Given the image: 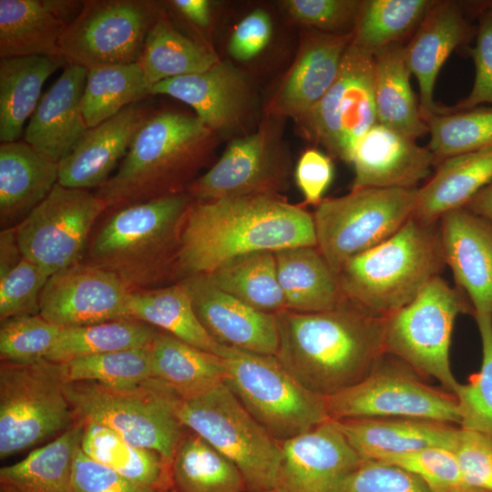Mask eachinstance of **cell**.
<instances>
[{"label":"cell","mask_w":492,"mask_h":492,"mask_svg":"<svg viewBox=\"0 0 492 492\" xmlns=\"http://www.w3.org/2000/svg\"><path fill=\"white\" fill-rule=\"evenodd\" d=\"M316 246L313 217L282 195L192 201L175 268L178 282L207 274L240 255Z\"/></svg>","instance_id":"cell-1"},{"label":"cell","mask_w":492,"mask_h":492,"mask_svg":"<svg viewBox=\"0 0 492 492\" xmlns=\"http://www.w3.org/2000/svg\"><path fill=\"white\" fill-rule=\"evenodd\" d=\"M275 315V356L304 387L324 397L361 382L384 353L385 318L348 300L329 311Z\"/></svg>","instance_id":"cell-2"},{"label":"cell","mask_w":492,"mask_h":492,"mask_svg":"<svg viewBox=\"0 0 492 492\" xmlns=\"http://www.w3.org/2000/svg\"><path fill=\"white\" fill-rule=\"evenodd\" d=\"M219 138L196 116L151 112L115 174L95 193L113 210L186 193L210 161Z\"/></svg>","instance_id":"cell-3"},{"label":"cell","mask_w":492,"mask_h":492,"mask_svg":"<svg viewBox=\"0 0 492 492\" xmlns=\"http://www.w3.org/2000/svg\"><path fill=\"white\" fill-rule=\"evenodd\" d=\"M188 192L115 209L94 236L87 263L117 275L131 291L175 280Z\"/></svg>","instance_id":"cell-4"},{"label":"cell","mask_w":492,"mask_h":492,"mask_svg":"<svg viewBox=\"0 0 492 492\" xmlns=\"http://www.w3.org/2000/svg\"><path fill=\"white\" fill-rule=\"evenodd\" d=\"M445 266L438 222L411 218L390 238L346 261L336 276L346 300L385 318L414 301Z\"/></svg>","instance_id":"cell-5"},{"label":"cell","mask_w":492,"mask_h":492,"mask_svg":"<svg viewBox=\"0 0 492 492\" xmlns=\"http://www.w3.org/2000/svg\"><path fill=\"white\" fill-rule=\"evenodd\" d=\"M64 388L77 421L101 425L135 446L157 451L170 468L185 429L170 389L153 378L130 388L96 382L66 383Z\"/></svg>","instance_id":"cell-6"},{"label":"cell","mask_w":492,"mask_h":492,"mask_svg":"<svg viewBox=\"0 0 492 492\" xmlns=\"http://www.w3.org/2000/svg\"><path fill=\"white\" fill-rule=\"evenodd\" d=\"M225 384L275 439L293 438L330 419L327 397L304 387L274 355L221 345Z\"/></svg>","instance_id":"cell-7"},{"label":"cell","mask_w":492,"mask_h":492,"mask_svg":"<svg viewBox=\"0 0 492 492\" xmlns=\"http://www.w3.org/2000/svg\"><path fill=\"white\" fill-rule=\"evenodd\" d=\"M182 425L205 439L241 471L246 492L275 488L282 442L247 411L231 390L221 384L191 399H174Z\"/></svg>","instance_id":"cell-8"},{"label":"cell","mask_w":492,"mask_h":492,"mask_svg":"<svg viewBox=\"0 0 492 492\" xmlns=\"http://www.w3.org/2000/svg\"><path fill=\"white\" fill-rule=\"evenodd\" d=\"M61 363L0 364V457L56 437L76 422Z\"/></svg>","instance_id":"cell-9"},{"label":"cell","mask_w":492,"mask_h":492,"mask_svg":"<svg viewBox=\"0 0 492 492\" xmlns=\"http://www.w3.org/2000/svg\"><path fill=\"white\" fill-rule=\"evenodd\" d=\"M415 189H352L323 199L313 214L316 247L335 274L353 257L382 243L414 214Z\"/></svg>","instance_id":"cell-10"},{"label":"cell","mask_w":492,"mask_h":492,"mask_svg":"<svg viewBox=\"0 0 492 492\" xmlns=\"http://www.w3.org/2000/svg\"><path fill=\"white\" fill-rule=\"evenodd\" d=\"M462 313L474 315L466 293L440 275L435 277L414 301L385 317L384 353L454 394L458 382L452 373L449 350L455 320Z\"/></svg>","instance_id":"cell-11"},{"label":"cell","mask_w":492,"mask_h":492,"mask_svg":"<svg viewBox=\"0 0 492 492\" xmlns=\"http://www.w3.org/2000/svg\"><path fill=\"white\" fill-rule=\"evenodd\" d=\"M330 419L404 417L459 426L454 394L433 387L409 364L384 353L358 384L327 397Z\"/></svg>","instance_id":"cell-12"},{"label":"cell","mask_w":492,"mask_h":492,"mask_svg":"<svg viewBox=\"0 0 492 492\" xmlns=\"http://www.w3.org/2000/svg\"><path fill=\"white\" fill-rule=\"evenodd\" d=\"M285 118L267 115L251 133L237 137L190 187L194 201L250 195H281L290 186L292 159Z\"/></svg>","instance_id":"cell-13"},{"label":"cell","mask_w":492,"mask_h":492,"mask_svg":"<svg viewBox=\"0 0 492 492\" xmlns=\"http://www.w3.org/2000/svg\"><path fill=\"white\" fill-rule=\"evenodd\" d=\"M161 14L147 0H87L67 25L59 53L67 64L91 69L136 63L146 37Z\"/></svg>","instance_id":"cell-14"},{"label":"cell","mask_w":492,"mask_h":492,"mask_svg":"<svg viewBox=\"0 0 492 492\" xmlns=\"http://www.w3.org/2000/svg\"><path fill=\"white\" fill-rule=\"evenodd\" d=\"M295 121L304 138L348 163L359 139L377 123L374 56L352 39L332 87Z\"/></svg>","instance_id":"cell-15"},{"label":"cell","mask_w":492,"mask_h":492,"mask_svg":"<svg viewBox=\"0 0 492 492\" xmlns=\"http://www.w3.org/2000/svg\"><path fill=\"white\" fill-rule=\"evenodd\" d=\"M107 209L95 192L56 183L15 227L23 256L51 275L79 263L92 227Z\"/></svg>","instance_id":"cell-16"},{"label":"cell","mask_w":492,"mask_h":492,"mask_svg":"<svg viewBox=\"0 0 492 492\" xmlns=\"http://www.w3.org/2000/svg\"><path fill=\"white\" fill-rule=\"evenodd\" d=\"M131 291L114 273L77 263L52 274L39 300V314L60 328L128 318Z\"/></svg>","instance_id":"cell-17"},{"label":"cell","mask_w":492,"mask_h":492,"mask_svg":"<svg viewBox=\"0 0 492 492\" xmlns=\"http://www.w3.org/2000/svg\"><path fill=\"white\" fill-rule=\"evenodd\" d=\"M333 419L282 442L278 492H345L362 462Z\"/></svg>","instance_id":"cell-18"},{"label":"cell","mask_w":492,"mask_h":492,"mask_svg":"<svg viewBox=\"0 0 492 492\" xmlns=\"http://www.w3.org/2000/svg\"><path fill=\"white\" fill-rule=\"evenodd\" d=\"M151 95H166L185 103L220 136L243 129L257 108L250 77L229 61L220 60L202 73L159 82L152 86Z\"/></svg>","instance_id":"cell-19"},{"label":"cell","mask_w":492,"mask_h":492,"mask_svg":"<svg viewBox=\"0 0 492 492\" xmlns=\"http://www.w3.org/2000/svg\"><path fill=\"white\" fill-rule=\"evenodd\" d=\"M194 312L218 343L251 353L276 355L279 331L275 314L258 311L214 285L206 274L179 281Z\"/></svg>","instance_id":"cell-20"},{"label":"cell","mask_w":492,"mask_h":492,"mask_svg":"<svg viewBox=\"0 0 492 492\" xmlns=\"http://www.w3.org/2000/svg\"><path fill=\"white\" fill-rule=\"evenodd\" d=\"M438 230L446 266L474 315L492 314V221L463 207L445 213Z\"/></svg>","instance_id":"cell-21"},{"label":"cell","mask_w":492,"mask_h":492,"mask_svg":"<svg viewBox=\"0 0 492 492\" xmlns=\"http://www.w3.org/2000/svg\"><path fill=\"white\" fill-rule=\"evenodd\" d=\"M353 31L313 29L304 34L297 56L265 108V114L294 120L304 116L335 81Z\"/></svg>","instance_id":"cell-22"},{"label":"cell","mask_w":492,"mask_h":492,"mask_svg":"<svg viewBox=\"0 0 492 492\" xmlns=\"http://www.w3.org/2000/svg\"><path fill=\"white\" fill-rule=\"evenodd\" d=\"M348 163L354 171L352 189H415L436 159L415 139L376 123L359 139Z\"/></svg>","instance_id":"cell-23"},{"label":"cell","mask_w":492,"mask_h":492,"mask_svg":"<svg viewBox=\"0 0 492 492\" xmlns=\"http://www.w3.org/2000/svg\"><path fill=\"white\" fill-rule=\"evenodd\" d=\"M150 114L141 101L88 128L71 153L58 163L57 183L82 190L100 187L126 157Z\"/></svg>","instance_id":"cell-24"},{"label":"cell","mask_w":492,"mask_h":492,"mask_svg":"<svg viewBox=\"0 0 492 492\" xmlns=\"http://www.w3.org/2000/svg\"><path fill=\"white\" fill-rule=\"evenodd\" d=\"M87 69L67 64L42 96L24 131V141L50 160L66 159L88 130L82 112Z\"/></svg>","instance_id":"cell-25"},{"label":"cell","mask_w":492,"mask_h":492,"mask_svg":"<svg viewBox=\"0 0 492 492\" xmlns=\"http://www.w3.org/2000/svg\"><path fill=\"white\" fill-rule=\"evenodd\" d=\"M468 34V26L458 5L436 1L405 46V60L419 87V108L425 121L448 112L434 101V88L442 66Z\"/></svg>","instance_id":"cell-26"},{"label":"cell","mask_w":492,"mask_h":492,"mask_svg":"<svg viewBox=\"0 0 492 492\" xmlns=\"http://www.w3.org/2000/svg\"><path fill=\"white\" fill-rule=\"evenodd\" d=\"M334 421L362 459L378 461L426 447L454 450L459 428L447 423L404 417Z\"/></svg>","instance_id":"cell-27"},{"label":"cell","mask_w":492,"mask_h":492,"mask_svg":"<svg viewBox=\"0 0 492 492\" xmlns=\"http://www.w3.org/2000/svg\"><path fill=\"white\" fill-rule=\"evenodd\" d=\"M58 182V163L26 141L0 145V222L16 227Z\"/></svg>","instance_id":"cell-28"},{"label":"cell","mask_w":492,"mask_h":492,"mask_svg":"<svg viewBox=\"0 0 492 492\" xmlns=\"http://www.w3.org/2000/svg\"><path fill=\"white\" fill-rule=\"evenodd\" d=\"M492 180V147L449 157L437 164L428 181L417 188L414 219L437 223L446 212L465 207Z\"/></svg>","instance_id":"cell-29"},{"label":"cell","mask_w":492,"mask_h":492,"mask_svg":"<svg viewBox=\"0 0 492 492\" xmlns=\"http://www.w3.org/2000/svg\"><path fill=\"white\" fill-rule=\"evenodd\" d=\"M274 256L286 310L319 313L333 310L346 300L336 274L316 246L282 249Z\"/></svg>","instance_id":"cell-30"},{"label":"cell","mask_w":492,"mask_h":492,"mask_svg":"<svg viewBox=\"0 0 492 492\" xmlns=\"http://www.w3.org/2000/svg\"><path fill=\"white\" fill-rule=\"evenodd\" d=\"M152 378L182 399L200 396L225 383L222 358L159 330L149 345Z\"/></svg>","instance_id":"cell-31"},{"label":"cell","mask_w":492,"mask_h":492,"mask_svg":"<svg viewBox=\"0 0 492 492\" xmlns=\"http://www.w3.org/2000/svg\"><path fill=\"white\" fill-rule=\"evenodd\" d=\"M61 56H32L0 60V141L15 142L35 112L46 79L66 67Z\"/></svg>","instance_id":"cell-32"},{"label":"cell","mask_w":492,"mask_h":492,"mask_svg":"<svg viewBox=\"0 0 492 492\" xmlns=\"http://www.w3.org/2000/svg\"><path fill=\"white\" fill-rule=\"evenodd\" d=\"M405 46H390L374 55L377 123L416 139L428 133L410 84Z\"/></svg>","instance_id":"cell-33"},{"label":"cell","mask_w":492,"mask_h":492,"mask_svg":"<svg viewBox=\"0 0 492 492\" xmlns=\"http://www.w3.org/2000/svg\"><path fill=\"white\" fill-rule=\"evenodd\" d=\"M83 423L77 421L25 458L0 469V492H73L72 464Z\"/></svg>","instance_id":"cell-34"},{"label":"cell","mask_w":492,"mask_h":492,"mask_svg":"<svg viewBox=\"0 0 492 492\" xmlns=\"http://www.w3.org/2000/svg\"><path fill=\"white\" fill-rule=\"evenodd\" d=\"M82 423L79 446L92 460L155 491L171 488L170 468L159 453L135 446L101 425Z\"/></svg>","instance_id":"cell-35"},{"label":"cell","mask_w":492,"mask_h":492,"mask_svg":"<svg viewBox=\"0 0 492 492\" xmlns=\"http://www.w3.org/2000/svg\"><path fill=\"white\" fill-rule=\"evenodd\" d=\"M128 318L145 322L206 352L219 354L221 344L214 341L199 321L183 284L131 292Z\"/></svg>","instance_id":"cell-36"},{"label":"cell","mask_w":492,"mask_h":492,"mask_svg":"<svg viewBox=\"0 0 492 492\" xmlns=\"http://www.w3.org/2000/svg\"><path fill=\"white\" fill-rule=\"evenodd\" d=\"M170 480L175 492H246L238 467L186 427L172 458Z\"/></svg>","instance_id":"cell-37"},{"label":"cell","mask_w":492,"mask_h":492,"mask_svg":"<svg viewBox=\"0 0 492 492\" xmlns=\"http://www.w3.org/2000/svg\"><path fill=\"white\" fill-rule=\"evenodd\" d=\"M67 24L39 0H0V57L60 56Z\"/></svg>","instance_id":"cell-38"},{"label":"cell","mask_w":492,"mask_h":492,"mask_svg":"<svg viewBox=\"0 0 492 492\" xmlns=\"http://www.w3.org/2000/svg\"><path fill=\"white\" fill-rule=\"evenodd\" d=\"M219 61L216 54L178 31L161 13L146 37L138 63L153 86L169 78L202 73Z\"/></svg>","instance_id":"cell-39"},{"label":"cell","mask_w":492,"mask_h":492,"mask_svg":"<svg viewBox=\"0 0 492 492\" xmlns=\"http://www.w3.org/2000/svg\"><path fill=\"white\" fill-rule=\"evenodd\" d=\"M206 275L219 289L258 311L276 314L286 310L274 251L240 255Z\"/></svg>","instance_id":"cell-40"},{"label":"cell","mask_w":492,"mask_h":492,"mask_svg":"<svg viewBox=\"0 0 492 492\" xmlns=\"http://www.w3.org/2000/svg\"><path fill=\"white\" fill-rule=\"evenodd\" d=\"M159 330L133 318L62 328L46 360L67 363L89 355L148 347Z\"/></svg>","instance_id":"cell-41"},{"label":"cell","mask_w":492,"mask_h":492,"mask_svg":"<svg viewBox=\"0 0 492 492\" xmlns=\"http://www.w3.org/2000/svg\"><path fill=\"white\" fill-rule=\"evenodd\" d=\"M151 89L138 62L88 69L82 97L87 127L91 128L141 102L151 95Z\"/></svg>","instance_id":"cell-42"},{"label":"cell","mask_w":492,"mask_h":492,"mask_svg":"<svg viewBox=\"0 0 492 492\" xmlns=\"http://www.w3.org/2000/svg\"><path fill=\"white\" fill-rule=\"evenodd\" d=\"M436 1H361L353 29V42L374 55L396 44L418 27Z\"/></svg>","instance_id":"cell-43"},{"label":"cell","mask_w":492,"mask_h":492,"mask_svg":"<svg viewBox=\"0 0 492 492\" xmlns=\"http://www.w3.org/2000/svg\"><path fill=\"white\" fill-rule=\"evenodd\" d=\"M427 149L436 164L466 153L492 147V107L453 110L429 117Z\"/></svg>","instance_id":"cell-44"},{"label":"cell","mask_w":492,"mask_h":492,"mask_svg":"<svg viewBox=\"0 0 492 492\" xmlns=\"http://www.w3.org/2000/svg\"><path fill=\"white\" fill-rule=\"evenodd\" d=\"M61 364L66 383L96 382L130 388L152 378L149 346L89 355Z\"/></svg>","instance_id":"cell-45"},{"label":"cell","mask_w":492,"mask_h":492,"mask_svg":"<svg viewBox=\"0 0 492 492\" xmlns=\"http://www.w3.org/2000/svg\"><path fill=\"white\" fill-rule=\"evenodd\" d=\"M474 318L481 339V367L467 383H458L454 395L458 405L459 427L492 437V314L478 313Z\"/></svg>","instance_id":"cell-46"},{"label":"cell","mask_w":492,"mask_h":492,"mask_svg":"<svg viewBox=\"0 0 492 492\" xmlns=\"http://www.w3.org/2000/svg\"><path fill=\"white\" fill-rule=\"evenodd\" d=\"M61 330L39 313L1 321V362L31 364L45 360L56 343Z\"/></svg>","instance_id":"cell-47"},{"label":"cell","mask_w":492,"mask_h":492,"mask_svg":"<svg viewBox=\"0 0 492 492\" xmlns=\"http://www.w3.org/2000/svg\"><path fill=\"white\" fill-rule=\"evenodd\" d=\"M50 276L43 267L23 257L0 278V320L38 314L40 295Z\"/></svg>","instance_id":"cell-48"},{"label":"cell","mask_w":492,"mask_h":492,"mask_svg":"<svg viewBox=\"0 0 492 492\" xmlns=\"http://www.w3.org/2000/svg\"><path fill=\"white\" fill-rule=\"evenodd\" d=\"M378 461V460H377ZM381 462L399 466L420 478L432 492H450L463 485L454 450L426 447L397 456Z\"/></svg>","instance_id":"cell-49"},{"label":"cell","mask_w":492,"mask_h":492,"mask_svg":"<svg viewBox=\"0 0 492 492\" xmlns=\"http://www.w3.org/2000/svg\"><path fill=\"white\" fill-rule=\"evenodd\" d=\"M288 15L296 22L315 30L344 34L353 31L361 1L287 0L282 2Z\"/></svg>","instance_id":"cell-50"},{"label":"cell","mask_w":492,"mask_h":492,"mask_svg":"<svg viewBox=\"0 0 492 492\" xmlns=\"http://www.w3.org/2000/svg\"><path fill=\"white\" fill-rule=\"evenodd\" d=\"M454 452L463 485L492 492V437L459 427Z\"/></svg>","instance_id":"cell-51"},{"label":"cell","mask_w":492,"mask_h":492,"mask_svg":"<svg viewBox=\"0 0 492 492\" xmlns=\"http://www.w3.org/2000/svg\"><path fill=\"white\" fill-rule=\"evenodd\" d=\"M345 492H432L416 476L392 464L363 459Z\"/></svg>","instance_id":"cell-52"},{"label":"cell","mask_w":492,"mask_h":492,"mask_svg":"<svg viewBox=\"0 0 492 492\" xmlns=\"http://www.w3.org/2000/svg\"><path fill=\"white\" fill-rule=\"evenodd\" d=\"M73 492H157L92 460L78 446L72 464Z\"/></svg>","instance_id":"cell-53"},{"label":"cell","mask_w":492,"mask_h":492,"mask_svg":"<svg viewBox=\"0 0 492 492\" xmlns=\"http://www.w3.org/2000/svg\"><path fill=\"white\" fill-rule=\"evenodd\" d=\"M475 64V80L469 95L453 110L492 104V9L485 11L479 19L475 47L471 50Z\"/></svg>","instance_id":"cell-54"},{"label":"cell","mask_w":492,"mask_h":492,"mask_svg":"<svg viewBox=\"0 0 492 492\" xmlns=\"http://www.w3.org/2000/svg\"><path fill=\"white\" fill-rule=\"evenodd\" d=\"M272 33L269 13L261 8L253 10L234 28L228 44L230 56L239 61L254 58L267 46Z\"/></svg>","instance_id":"cell-55"},{"label":"cell","mask_w":492,"mask_h":492,"mask_svg":"<svg viewBox=\"0 0 492 492\" xmlns=\"http://www.w3.org/2000/svg\"><path fill=\"white\" fill-rule=\"evenodd\" d=\"M294 177L304 197V203L316 207L333 180V162L329 156L320 150L309 149L300 157Z\"/></svg>","instance_id":"cell-56"},{"label":"cell","mask_w":492,"mask_h":492,"mask_svg":"<svg viewBox=\"0 0 492 492\" xmlns=\"http://www.w3.org/2000/svg\"><path fill=\"white\" fill-rule=\"evenodd\" d=\"M23 257L16 239L15 227L2 229L0 233V278L17 265Z\"/></svg>","instance_id":"cell-57"},{"label":"cell","mask_w":492,"mask_h":492,"mask_svg":"<svg viewBox=\"0 0 492 492\" xmlns=\"http://www.w3.org/2000/svg\"><path fill=\"white\" fill-rule=\"evenodd\" d=\"M171 4L191 23L206 27L211 19L210 2L208 0H174Z\"/></svg>","instance_id":"cell-58"},{"label":"cell","mask_w":492,"mask_h":492,"mask_svg":"<svg viewBox=\"0 0 492 492\" xmlns=\"http://www.w3.org/2000/svg\"><path fill=\"white\" fill-rule=\"evenodd\" d=\"M465 208L492 221V180Z\"/></svg>","instance_id":"cell-59"},{"label":"cell","mask_w":492,"mask_h":492,"mask_svg":"<svg viewBox=\"0 0 492 492\" xmlns=\"http://www.w3.org/2000/svg\"><path fill=\"white\" fill-rule=\"evenodd\" d=\"M42 3L50 13L67 25L66 17L77 15L84 1H42Z\"/></svg>","instance_id":"cell-60"},{"label":"cell","mask_w":492,"mask_h":492,"mask_svg":"<svg viewBox=\"0 0 492 492\" xmlns=\"http://www.w3.org/2000/svg\"><path fill=\"white\" fill-rule=\"evenodd\" d=\"M450 492H491V491L485 490V489H482V488L474 487H469V486H466V485H461V486L454 488Z\"/></svg>","instance_id":"cell-61"},{"label":"cell","mask_w":492,"mask_h":492,"mask_svg":"<svg viewBox=\"0 0 492 492\" xmlns=\"http://www.w3.org/2000/svg\"><path fill=\"white\" fill-rule=\"evenodd\" d=\"M157 492H175L172 488L163 489Z\"/></svg>","instance_id":"cell-62"},{"label":"cell","mask_w":492,"mask_h":492,"mask_svg":"<svg viewBox=\"0 0 492 492\" xmlns=\"http://www.w3.org/2000/svg\"><path fill=\"white\" fill-rule=\"evenodd\" d=\"M265 492H278V491L276 489H272V490L265 491Z\"/></svg>","instance_id":"cell-63"}]
</instances>
